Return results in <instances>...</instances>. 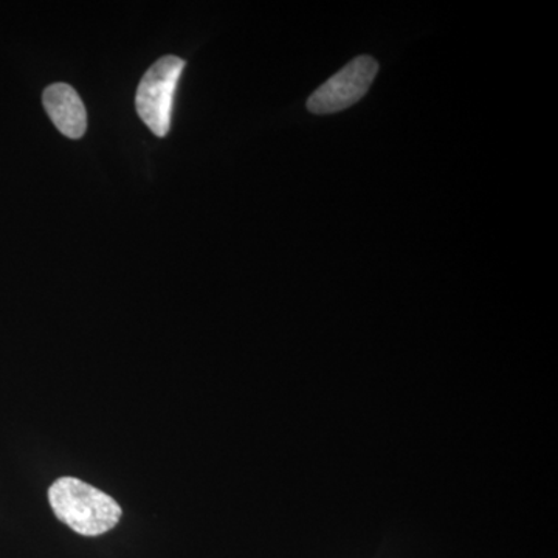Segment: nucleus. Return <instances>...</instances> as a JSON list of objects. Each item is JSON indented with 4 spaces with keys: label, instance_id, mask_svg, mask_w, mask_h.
<instances>
[{
    "label": "nucleus",
    "instance_id": "1",
    "mask_svg": "<svg viewBox=\"0 0 558 558\" xmlns=\"http://www.w3.org/2000/svg\"><path fill=\"white\" fill-rule=\"evenodd\" d=\"M54 515L86 537H98L119 524V502L97 487L72 476L60 478L49 488Z\"/></svg>",
    "mask_w": 558,
    "mask_h": 558
},
{
    "label": "nucleus",
    "instance_id": "2",
    "mask_svg": "<svg viewBox=\"0 0 558 558\" xmlns=\"http://www.w3.org/2000/svg\"><path fill=\"white\" fill-rule=\"evenodd\" d=\"M183 69L185 61L168 54L150 65L140 81L135 108L140 119L157 137H165L170 132L172 105Z\"/></svg>",
    "mask_w": 558,
    "mask_h": 558
},
{
    "label": "nucleus",
    "instance_id": "3",
    "mask_svg": "<svg viewBox=\"0 0 558 558\" xmlns=\"http://www.w3.org/2000/svg\"><path fill=\"white\" fill-rule=\"evenodd\" d=\"M379 72V64L368 54L355 58L319 86L307 100V109L315 116L341 112L365 97Z\"/></svg>",
    "mask_w": 558,
    "mask_h": 558
},
{
    "label": "nucleus",
    "instance_id": "4",
    "mask_svg": "<svg viewBox=\"0 0 558 558\" xmlns=\"http://www.w3.org/2000/svg\"><path fill=\"white\" fill-rule=\"evenodd\" d=\"M44 108L54 126L69 138H81L87 130V112L80 95L64 83L53 84L44 92Z\"/></svg>",
    "mask_w": 558,
    "mask_h": 558
}]
</instances>
